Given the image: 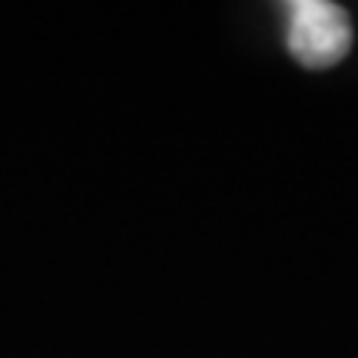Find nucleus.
Segmentation results:
<instances>
[{
    "instance_id": "nucleus-1",
    "label": "nucleus",
    "mask_w": 358,
    "mask_h": 358,
    "mask_svg": "<svg viewBox=\"0 0 358 358\" xmlns=\"http://www.w3.org/2000/svg\"><path fill=\"white\" fill-rule=\"evenodd\" d=\"M289 53L308 70L335 66L352 50V20L332 0L289 3Z\"/></svg>"
}]
</instances>
